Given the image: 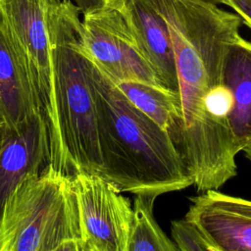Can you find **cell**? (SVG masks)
Wrapping results in <instances>:
<instances>
[{
	"instance_id": "cell-7",
	"label": "cell",
	"mask_w": 251,
	"mask_h": 251,
	"mask_svg": "<svg viewBox=\"0 0 251 251\" xmlns=\"http://www.w3.org/2000/svg\"><path fill=\"white\" fill-rule=\"evenodd\" d=\"M49 0H0V20L26 68L45 121L51 112Z\"/></svg>"
},
{
	"instance_id": "cell-16",
	"label": "cell",
	"mask_w": 251,
	"mask_h": 251,
	"mask_svg": "<svg viewBox=\"0 0 251 251\" xmlns=\"http://www.w3.org/2000/svg\"><path fill=\"white\" fill-rule=\"evenodd\" d=\"M225 5L230 7L251 28V0H225Z\"/></svg>"
},
{
	"instance_id": "cell-20",
	"label": "cell",
	"mask_w": 251,
	"mask_h": 251,
	"mask_svg": "<svg viewBox=\"0 0 251 251\" xmlns=\"http://www.w3.org/2000/svg\"><path fill=\"white\" fill-rule=\"evenodd\" d=\"M4 122L0 119V146H1V142H2V137H3V131H4Z\"/></svg>"
},
{
	"instance_id": "cell-6",
	"label": "cell",
	"mask_w": 251,
	"mask_h": 251,
	"mask_svg": "<svg viewBox=\"0 0 251 251\" xmlns=\"http://www.w3.org/2000/svg\"><path fill=\"white\" fill-rule=\"evenodd\" d=\"M85 251H126L132 205L95 173L74 176Z\"/></svg>"
},
{
	"instance_id": "cell-17",
	"label": "cell",
	"mask_w": 251,
	"mask_h": 251,
	"mask_svg": "<svg viewBox=\"0 0 251 251\" xmlns=\"http://www.w3.org/2000/svg\"><path fill=\"white\" fill-rule=\"evenodd\" d=\"M113 1L115 0H74V3L79 8L81 14L85 15L89 12L102 8Z\"/></svg>"
},
{
	"instance_id": "cell-9",
	"label": "cell",
	"mask_w": 251,
	"mask_h": 251,
	"mask_svg": "<svg viewBox=\"0 0 251 251\" xmlns=\"http://www.w3.org/2000/svg\"><path fill=\"white\" fill-rule=\"evenodd\" d=\"M49 164V138L42 112L16 128L4 126L0 146V216L7 197L28 175Z\"/></svg>"
},
{
	"instance_id": "cell-8",
	"label": "cell",
	"mask_w": 251,
	"mask_h": 251,
	"mask_svg": "<svg viewBox=\"0 0 251 251\" xmlns=\"http://www.w3.org/2000/svg\"><path fill=\"white\" fill-rule=\"evenodd\" d=\"M189 201L184 217L200 227L216 251H251L250 200L210 189Z\"/></svg>"
},
{
	"instance_id": "cell-2",
	"label": "cell",
	"mask_w": 251,
	"mask_h": 251,
	"mask_svg": "<svg viewBox=\"0 0 251 251\" xmlns=\"http://www.w3.org/2000/svg\"><path fill=\"white\" fill-rule=\"evenodd\" d=\"M103 163L101 176L121 192L158 196L193 185L169 132L136 108L87 58Z\"/></svg>"
},
{
	"instance_id": "cell-4",
	"label": "cell",
	"mask_w": 251,
	"mask_h": 251,
	"mask_svg": "<svg viewBox=\"0 0 251 251\" xmlns=\"http://www.w3.org/2000/svg\"><path fill=\"white\" fill-rule=\"evenodd\" d=\"M0 251H85L73 176L48 164L15 187L0 216Z\"/></svg>"
},
{
	"instance_id": "cell-3",
	"label": "cell",
	"mask_w": 251,
	"mask_h": 251,
	"mask_svg": "<svg viewBox=\"0 0 251 251\" xmlns=\"http://www.w3.org/2000/svg\"><path fill=\"white\" fill-rule=\"evenodd\" d=\"M79 8L70 0H49L51 112L46 120L49 165L69 176L101 175L96 101L87 57L80 48Z\"/></svg>"
},
{
	"instance_id": "cell-15",
	"label": "cell",
	"mask_w": 251,
	"mask_h": 251,
	"mask_svg": "<svg viewBox=\"0 0 251 251\" xmlns=\"http://www.w3.org/2000/svg\"><path fill=\"white\" fill-rule=\"evenodd\" d=\"M171 233L178 251H216L200 227L185 217L172 222Z\"/></svg>"
},
{
	"instance_id": "cell-1",
	"label": "cell",
	"mask_w": 251,
	"mask_h": 251,
	"mask_svg": "<svg viewBox=\"0 0 251 251\" xmlns=\"http://www.w3.org/2000/svg\"><path fill=\"white\" fill-rule=\"evenodd\" d=\"M152 2L168 25L179 84L180 120L173 142L197 191L219 189L236 176V154L214 130L204 99L223 84L226 55L240 37L242 20L200 0Z\"/></svg>"
},
{
	"instance_id": "cell-14",
	"label": "cell",
	"mask_w": 251,
	"mask_h": 251,
	"mask_svg": "<svg viewBox=\"0 0 251 251\" xmlns=\"http://www.w3.org/2000/svg\"><path fill=\"white\" fill-rule=\"evenodd\" d=\"M157 197L155 193L135 194L126 251H178L154 218L153 207Z\"/></svg>"
},
{
	"instance_id": "cell-13",
	"label": "cell",
	"mask_w": 251,
	"mask_h": 251,
	"mask_svg": "<svg viewBox=\"0 0 251 251\" xmlns=\"http://www.w3.org/2000/svg\"><path fill=\"white\" fill-rule=\"evenodd\" d=\"M115 84L136 108L166 129L173 140L180 120V99L176 94L160 85L142 81Z\"/></svg>"
},
{
	"instance_id": "cell-19",
	"label": "cell",
	"mask_w": 251,
	"mask_h": 251,
	"mask_svg": "<svg viewBox=\"0 0 251 251\" xmlns=\"http://www.w3.org/2000/svg\"><path fill=\"white\" fill-rule=\"evenodd\" d=\"M200 1L207 2V3H211V4H215V5L225 4V0H200Z\"/></svg>"
},
{
	"instance_id": "cell-5",
	"label": "cell",
	"mask_w": 251,
	"mask_h": 251,
	"mask_svg": "<svg viewBox=\"0 0 251 251\" xmlns=\"http://www.w3.org/2000/svg\"><path fill=\"white\" fill-rule=\"evenodd\" d=\"M80 48L114 83L133 80L160 85L138 49L126 0H115L83 15Z\"/></svg>"
},
{
	"instance_id": "cell-10",
	"label": "cell",
	"mask_w": 251,
	"mask_h": 251,
	"mask_svg": "<svg viewBox=\"0 0 251 251\" xmlns=\"http://www.w3.org/2000/svg\"><path fill=\"white\" fill-rule=\"evenodd\" d=\"M138 49L162 87L179 97L174 47L168 25L152 0H126Z\"/></svg>"
},
{
	"instance_id": "cell-18",
	"label": "cell",
	"mask_w": 251,
	"mask_h": 251,
	"mask_svg": "<svg viewBox=\"0 0 251 251\" xmlns=\"http://www.w3.org/2000/svg\"><path fill=\"white\" fill-rule=\"evenodd\" d=\"M244 153H245V156L247 157V159L251 162V142L243 149Z\"/></svg>"
},
{
	"instance_id": "cell-11",
	"label": "cell",
	"mask_w": 251,
	"mask_h": 251,
	"mask_svg": "<svg viewBox=\"0 0 251 251\" xmlns=\"http://www.w3.org/2000/svg\"><path fill=\"white\" fill-rule=\"evenodd\" d=\"M40 112L25 63L0 20V119L16 128Z\"/></svg>"
},
{
	"instance_id": "cell-12",
	"label": "cell",
	"mask_w": 251,
	"mask_h": 251,
	"mask_svg": "<svg viewBox=\"0 0 251 251\" xmlns=\"http://www.w3.org/2000/svg\"><path fill=\"white\" fill-rule=\"evenodd\" d=\"M223 83L232 95L227 121L238 154L251 142V42L241 36L226 52Z\"/></svg>"
}]
</instances>
